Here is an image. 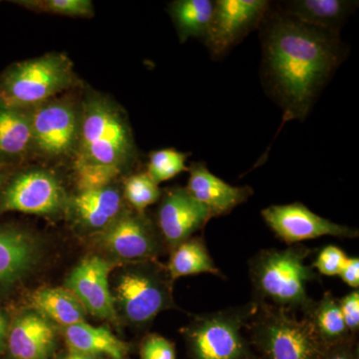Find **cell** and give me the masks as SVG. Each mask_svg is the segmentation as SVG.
Here are the masks:
<instances>
[{
  "mask_svg": "<svg viewBox=\"0 0 359 359\" xmlns=\"http://www.w3.org/2000/svg\"><path fill=\"white\" fill-rule=\"evenodd\" d=\"M190 155L191 153L180 152L173 148L154 151L149 156L147 174L159 185L162 182L188 171L186 162Z\"/></svg>",
  "mask_w": 359,
  "mask_h": 359,
  "instance_id": "obj_26",
  "label": "cell"
},
{
  "mask_svg": "<svg viewBox=\"0 0 359 359\" xmlns=\"http://www.w3.org/2000/svg\"><path fill=\"white\" fill-rule=\"evenodd\" d=\"M66 204L55 175L42 169L14 170L0 190V214L20 212L49 216Z\"/></svg>",
  "mask_w": 359,
  "mask_h": 359,
  "instance_id": "obj_9",
  "label": "cell"
},
{
  "mask_svg": "<svg viewBox=\"0 0 359 359\" xmlns=\"http://www.w3.org/2000/svg\"><path fill=\"white\" fill-rule=\"evenodd\" d=\"M346 259L347 256L344 250L335 245H327L318 252L313 266L321 275L339 276Z\"/></svg>",
  "mask_w": 359,
  "mask_h": 359,
  "instance_id": "obj_30",
  "label": "cell"
},
{
  "mask_svg": "<svg viewBox=\"0 0 359 359\" xmlns=\"http://www.w3.org/2000/svg\"><path fill=\"white\" fill-rule=\"evenodd\" d=\"M211 219L209 210L183 187L168 191L158 210V224L171 250L203 230Z\"/></svg>",
  "mask_w": 359,
  "mask_h": 359,
  "instance_id": "obj_14",
  "label": "cell"
},
{
  "mask_svg": "<svg viewBox=\"0 0 359 359\" xmlns=\"http://www.w3.org/2000/svg\"><path fill=\"white\" fill-rule=\"evenodd\" d=\"M340 278L349 287L358 290L359 287V259L347 257L344 268L340 271Z\"/></svg>",
  "mask_w": 359,
  "mask_h": 359,
  "instance_id": "obj_34",
  "label": "cell"
},
{
  "mask_svg": "<svg viewBox=\"0 0 359 359\" xmlns=\"http://www.w3.org/2000/svg\"><path fill=\"white\" fill-rule=\"evenodd\" d=\"M340 311L344 323L351 335L358 334L359 330V292L354 290L351 294L339 299Z\"/></svg>",
  "mask_w": 359,
  "mask_h": 359,
  "instance_id": "obj_32",
  "label": "cell"
},
{
  "mask_svg": "<svg viewBox=\"0 0 359 359\" xmlns=\"http://www.w3.org/2000/svg\"><path fill=\"white\" fill-rule=\"evenodd\" d=\"M189 194L209 210L212 219L226 216L254 195L250 186H231L212 173L205 162L189 166Z\"/></svg>",
  "mask_w": 359,
  "mask_h": 359,
  "instance_id": "obj_16",
  "label": "cell"
},
{
  "mask_svg": "<svg viewBox=\"0 0 359 359\" xmlns=\"http://www.w3.org/2000/svg\"><path fill=\"white\" fill-rule=\"evenodd\" d=\"M121 170L108 165L93 164L74 160V178L78 193L100 190L111 186Z\"/></svg>",
  "mask_w": 359,
  "mask_h": 359,
  "instance_id": "obj_27",
  "label": "cell"
},
{
  "mask_svg": "<svg viewBox=\"0 0 359 359\" xmlns=\"http://www.w3.org/2000/svg\"><path fill=\"white\" fill-rule=\"evenodd\" d=\"M69 208L73 218L84 228L101 231L124 212L122 194L113 186L78 193L70 201Z\"/></svg>",
  "mask_w": 359,
  "mask_h": 359,
  "instance_id": "obj_19",
  "label": "cell"
},
{
  "mask_svg": "<svg viewBox=\"0 0 359 359\" xmlns=\"http://www.w3.org/2000/svg\"><path fill=\"white\" fill-rule=\"evenodd\" d=\"M56 359H102V358L74 353V351H68L67 353L62 354V355L59 356V358Z\"/></svg>",
  "mask_w": 359,
  "mask_h": 359,
  "instance_id": "obj_36",
  "label": "cell"
},
{
  "mask_svg": "<svg viewBox=\"0 0 359 359\" xmlns=\"http://www.w3.org/2000/svg\"><path fill=\"white\" fill-rule=\"evenodd\" d=\"M11 320V318L9 314L4 309H0V358L6 353Z\"/></svg>",
  "mask_w": 359,
  "mask_h": 359,
  "instance_id": "obj_35",
  "label": "cell"
},
{
  "mask_svg": "<svg viewBox=\"0 0 359 359\" xmlns=\"http://www.w3.org/2000/svg\"><path fill=\"white\" fill-rule=\"evenodd\" d=\"M212 0H176L169 4V13L176 27L179 40H204L214 13Z\"/></svg>",
  "mask_w": 359,
  "mask_h": 359,
  "instance_id": "obj_25",
  "label": "cell"
},
{
  "mask_svg": "<svg viewBox=\"0 0 359 359\" xmlns=\"http://www.w3.org/2000/svg\"><path fill=\"white\" fill-rule=\"evenodd\" d=\"M75 160L125 169L133 166L138 149L126 114L110 98L87 92L79 108Z\"/></svg>",
  "mask_w": 359,
  "mask_h": 359,
  "instance_id": "obj_2",
  "label": "cell"
},
{
  "mask_svg": "<svg viewBox=\"0 0 359 359\" xmlns=\"http://www.w3.org/2000/svg\"><path fill=\"white\" fill-rule=\"evenodd\" d=\"M168 273L171 280L199 273H212L223 278L210 255L204 238L196 237L189 238L172 250Z\"/></svg>",
  "mask_w": 359,
  "mask_h": 359,
  "instance_id": "obj_24",
  "label": "cell"
},
{
  "mask_svg": "<svg viewBox=\"0 0 359 359\" xmlns=\"http://www.w3.org/2000/svg\"><path fill=\"white\" fill-rule=\"evenodd\" d=\"M255 302L196 316L184 330L195 359H252L242 330L257 313Z\"/></svg>",
  "mask_w": 359,
  "mask_h": 359,
  "instance_id": "obj_6",
  "label": "cell"
},
{
  "mask_svg": "<svg viewBox=\"0 0 359 359\" xmlns=\"http://www.w3.org/2000/svg\"><path fill=\"white\" fill-rule=\"evenodd\" d=\"M76 83L72 61L63 53L13 63L0 74V107L32 109Z\"/></svg>",
  "mask_w": 359,
  "mask_h": 359,
  "instance_id": "obj_4",
  "label": "cell"
},
{
  "mask_svg": "<svg viewBox=\"0 0 359 359\" xmlns=\"http://www.w3.org/2000/svg\"><path fill=\"white\" fill-rule=\"evenodd\" d=\"M63 335L69 351L74 353L111 359H124L128 353V344L108 328L92 327L85 321L63 328Z\"/></svg>",
  "mask_w": 359,
  "mask_h": 359,
  "instance_id": "obj_21",
  "label": "cell"
},
{
  "mask_svg": "<svg viewBox=\"0 0 359 359\" xmlns=\"http://www.w3.org/2000/svg\"><path fill=\"white\" fill-rule=\"evenodd\" d=\"M358 4L349 0H290L280 2L276 8L304 25L339 32Z\"/></svg>",
  "mask_w": 359,
  "mask_h": 359,
  "instance_id": "obj_20",
  "label": "cell"
},
{
  "mask_svg": "<svg viewBox=\"0 0 359 359\" xmlns=\"http://www.w3.org/2000/svg\"><path fill=\"white\" fill-rule=\"evenodd\" d=\"M13 172L11 170L1 169L0 168V190H1L4 184L6 183L7 180H8L9 176H11Z\"/></svg>",
  "mask_w": 359,
  "mask_h": 359,
  "instance_id": "obj_37",
  "label": "cell"
},
{
  "mask_svg": "<svg viewBox=\"0 0 359 359\" xmlns=\"http://www.w3.org/2000/svg\"><path fill=\"white\" fill-rule=\"evenodd\" d=\"M32 304L36 313L63 328L84 323L86 318L83 304L66 287L36 290L32 295Z\"/></svg>",
  "mask_w": 359,
  "mask_h": 359,
  "instance_id": "obj_22",
  "label": "cell"
},
{
  "mask_svg": "<svg viewBox=\"0 0 359 359\" xmlns=\"http://www.w3.org/2000/svg\"><path fill=\"white\" fill-rule=\"evenodd\" d=\"M32 153L46 160L74 156L79 108L71 99H51L32 109Z\"/></svg>",
  "mask_w": 359,
  "mask_h": 359,
  "instance_id": "obj_8",
  "label": "cell"
},
{
  "mask_svg": "<svg viewBox=\"0 0 359 359\" xmlns=\"http://www.w3.org/2000/svg\"><path fill=\"white\" fill-rule=\"evenodd\" d=\"M32 155V109L0 107V168L14 171Z\"/></svg>",
  "mask_w": 359,
  "mask_h": 359,
  "instance_id": "obj_18",
  "label": "cell"
},
{
  "mask_svg": "<svg viewBox=\"0 0 359 359\" xmlns=\"http://www.w3.org/2000/svg\"><path fill=\"white\" fill-rule=\"evenodd\" d=\"M39 245L25 231L0 226V292L25 278L39 259Z\"/></svg>",
  "mask_w": 359,
  "mask_h": 359,
  "instance_id": "obj_17",
  "label": "cell"
},
{
  "mask_svg": "<svg viewBox=\"0 0 359 359\" xmlns=\"http://www.w3.org/2000/svg\"><path fill=\"white\" fill-rule=\"evenodd\" d=\"M151 262H138L116 283V311L136 327H146L174 304L170 283Z\"/></svg>",
  "mask_w": 359,
  "mask_h": 359,
  "instance_id": "obj_7",
  "label": "cell"
},
{
  "mask_svg": "<svg viewBox=\"0 0 359 359\" xmlns=\"http://www.w3.org/2000/svg\"><path fill=\"white\" fill-rule=\"evenodd\" d=\"M261 214L276 237L290 245L325 236L355 238L359 235L358 229L323 218L302 203L269 205Z\"/></svg>",
  "mask_w": 359,
  "mask_h": 359,
  "instance_id": "obj_11",
  "label": "cell"
},
{
  "mask_svg": "<svg viewBox=\"0 0 359 359\" xmlns=\"http://www.w3.org/2000/svg\"><path fill=\"white\" fill-rule=\"evenodd\" d=\"M302 318L308 320L323 348L344 344L353 339L340 311L339 299L330 292L320 301L314 302L309 313Z\"/></svg>",
  "mask_w": 359,
  "mask_h": 359,
  "instance_id": "obj_23",
  "label": "cell"
},
{
  "mask_svg": "<svg viewBox=\"0 0 359 359\" xmlns=\"http://www.w3.org/2000/svg\"><path fill=\"white\" fill-rule=\"evenodd\" d=\"M247 327L266 359H320L323 351L308 320L287 309L257 304Z\"/></svg>",
  "mask_w": 359,
  "mask_h": 359,
  "instance_id": "obj_5",
  "label": "cell"
},
{
  "mask_svg": "<svg viewBox=\"0 0 359 359\" xmlns=\"http://www.w3.org/2000/svg\"><path fill=\"white\" fill-rule=\"evenodd\" d=\"M320 359H358L351 339L337 346L325 347Z\"/></svg>",
  "mask_w": 359,
  "mask_h": 359,
  "instance_id": "obj_33",
  "label": "cell"
},
{
  "mask_svg": "<svg viewBox=\"0 0 359 359\" xmlns=\"http://www.w3.org/2000/svg\"><path fill=\"white\" fill-rule=\"evenodd\" d=\"M309 254L308 248L294 245L257 252L250 261L252 302L306 316L316 302L309 295L308 283L318 278L306 264Z\"/></svg>",
  "mask_w": 359,
  "mask_h": 359,
  "instance_id": "obj_3",
  "label": "cell"
},
{
  "mask_svg": "<svg viewBox=\"0 0 359 359\" xmlns=\"http://www.w3.org/2000/svg\"><path fill=\"white\" fill-rule=\"evenodd\" d=\"M101 245L121 261H152L160 252L159 240L140 212L124 211L101 233Z\"/></svg>",
  "mask_w": 359,
  "mask_h": 359,
  "instance_id": "obj_12",
  "label": "cell"
},
{
  "mask_svg": "<svg viewBox=\"0 0 359 359\" xmlns=\"http://www.w3.org/2000/svg\"><path fill=\"white\" fill-rule=\"evenodd\" d=\"M56 330L51 321L35 311L11 318L7 337V359H51L55 351Z\"/></svg>",
  "mask_w": 359,
  "mask_h": 359,
  "instance_id": "obj_15",
  "label": "cell"
},
{
  "mask_svg": "<svg viewBox=\"0 0 359 359\" xmlns=\"http://www.w3.org/2000/svg\"><path fill=\"white\" fill-rule=\"evenodd\" d=\"M124 197L135 212L144 214L149 205L159 201L161 190L147 172L138 173L132 175L125 182Z\"/></svg>",
  "mask_w": 359,
  "mask_h": 359,
  "instance_id": "obj_28",
  "label": "cell"
},
{
  "mask_svg": "<svg viewBox=\"0 0 359 359\" xmlns=\"http://www.w3.org/2000/svg\"><path fill=\"white\" fill-rule=\"evenodd\" d=\"M259 28L262 79L266 93L282 108L280 128L292 120L304 121L346 58V45L339 32L304 25L273 4Z\"/></svg>",
  "mask_w": 359,
  "mask_h": 359,
  "instance_id": "obj_1",
  "label": "cell"
},
{
  "mask_svg": "<svg viewBox=\"0 0 359 359\" xmlns=\"http://www.w3.org/2000/svg\"><path fill=\"white\" fill-rule=\"evenodd\" d=\"M118 264L100 257H90L71 271L65 287L72 292L92 316L101 320L117 318L114 295L109 287L111 271Z\"/></svg>",
  "mask_w": 359,
  "mask_h": 359,
  "instance_id": "obj_13",
  "label": "cell"
},
{
  "mask_svg": "<svg viewBox=\"0 0 359 359\" xmlns=\"http://www.w3.org/2000/svg\"><path fill=\"white\" fill-rule=\"evenodd\" d=\"M15 4L30 11L70 18H91L94 14L89 0H25Z\"/></svg>",
  "mask_w": 359,
  "mask_h": 359,
  "instance_id": "obj_29",
  "label": "cell"
},
{
  "mask_svg": "<svg viewBox=\"0 0 359 359\" xmlns=\"http://www.w3.org/2000/svg\"><path fill=\"white\" fill-rule=\"evenodd\" d=\"M141 359H176L174 344L160 335H149L142 344Z\"/></svg>",
  "mask_w": 359,
  "mask_h": 359,
  "instance_id": "obj_31",
  "label": "cell"
},
{
  "mask_svg": "<svg viewBox=\"0 0 359 359\" xmlns=\"http://www.w3.org/2000/svg\"><path fill=\"white\" fill-rule=\"evenodd\" d=\"M266 0H217L204 44L212 57L226 55L259 28L271 6Z\"/></svg>",
  "mask_w": 359,
  "mask_h": 359,
  "instance_id": "obj_10",
  "label": "cell"
}]
</instances>
